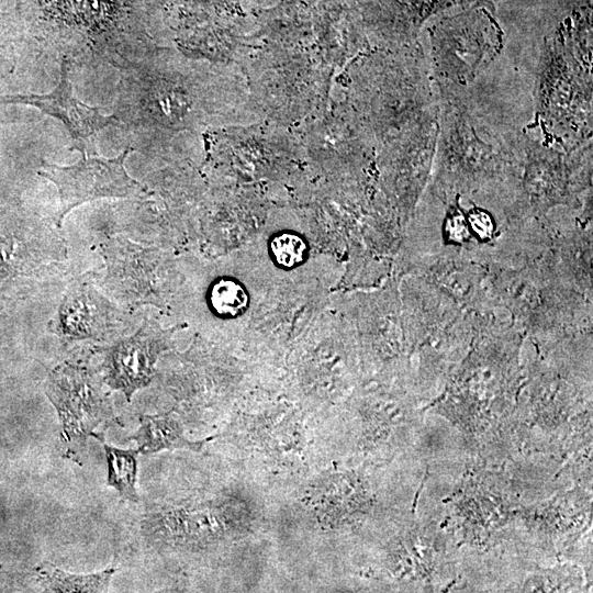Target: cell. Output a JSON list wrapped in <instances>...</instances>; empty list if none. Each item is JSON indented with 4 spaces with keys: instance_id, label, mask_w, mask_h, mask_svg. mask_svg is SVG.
Instances as JSON below:
<instances>
[{
    "instance_id": "obj_9",
    "label": "cell",
    "mask_w": 593,
    "mask_h": 593,
    "mask_svg": "<svg viewBox=\"0 0 593 593\" xmlns=\"http://www.w3.org/2000/svg\"><path fill=\"white\" fill-rule=\"evenodd\" d=\"M154 359L155 354L137 332L111 348L105 360L107 382L123 391L130 400L136 390L149 382Z\"/></svg>"
},
{
    "instance_id": "obj_5",
    "label": "cell",
    "mask_w": 593,
    "mask_h": 593,
    "mask_svg": "<svg viewBox=\"0 0 593 593\" xmlns=\"http://www.w3.org/2000/svg\"><path fill=\"white\" fill-rule=\"evenodd\" d=\"M132 150L126 147L114 158H103L94 150H83L78 163L65 167L44 161L38 174L52 181L59 193L57 225L82 203L102 198L138 197L143 188L124 168V161Z\"/></svg>"
},
{
    "instance_id": "obj_3",
    "label": "cell",
    "mask_w": 593,
    "mask_h": 593,
    "mask_svg": "<svg viewBox=\"0 0 593 593\" xmlns=\"http://www.w3.org/2000/svg\"><path fill=\"white\" fill-rule=\"evenodd\" d=\"M436 87L438 179L450 190H466L501 169L510 154L475 118L465 87L443 81Z\"/></svg>"
},
{
    "instance_id": "obj_10",
    "label": "cell",
    "mask_w": 593,
    "mask_h": 593,
    "mask_svg": "<svg viewBox=\"0 0 593 593\" xmlns=\"http://www.w3.org/2000/svg\"><path fill=\"white\" fill-rule=\"evenodd\" d=\"M133 438L142 454L166 449H188L198 452L206 441L214 439V436L202 440H189L179 419L169 414H160L142 415L139 427Z\"/></svg>"
},
{
    "instance_id": "obj_13",
    "label": "cell",
    "mask_w": 593,
    "mask_h": 593,
    "mask_svg": "<svg viewBox=\"0 0 593 593\" xmlns=\"http://www.w3.org/2000/svg\"><path fill=\"white\" fill-rule=\"evenodd\" d=\"M248 294L245 288L232 279L216 281L210 291L211 306L223 317H234L242 314L248 305Z\"/></svg>"
},
{
    "instance_id": "obj_6",
    "label": "cell",
    "mask_w": 593,
    "mask_h": 593,
    "mask_svg": "<svg viewBox=\"0 0 593 593\" xmlns=\"http://www.w3.org/2000/svg\"><path fill=\"white\" fill-rule=\"evenodd\" d=\"M526 157V178L523 204L540 208L567 199L572 193V170L591 159V143L569 149L568 153L544 145L528 135L517 137Z\"/></svg>"
},
{
    "instance_id": "obj_4",
    "label": "cell",
    "mask_w": 593,
    "mask_h": 593,
    "mask_svg": "<svg viewBox=\"0 0 593 593\" xmlns=\"http://www.w3.org/2000/svg\"><path fill=\"white\" fill-rule=\"evenodd\" d=\"M429 67L436 81L466 87L501 52L503 32L493 4L470 3L428 29Z\"/></svg>"
},
{
    "instance_id": "obj_14",
    "label": "cell",
    "mask_w": 593,
    "mask_h": 593,
    "mask_svg": "<svg viewBox=\"0 0 593 593\" xmlns=\"http://www.w3.org/2000/svg\"><path fill=\"white\" fill-rule=\"evenodd\" d=\"M275 261L284 268L299 266L307 253L306 243L298 234L284 232L276 235L270 243Z\"/></svg>"
},
{
    "instance_id": "obj_1",
    "label": "cell",
    "mask_w": 593,
    "mask_h": 593,
    "mask_svg": "<svg viewBox=\"0 0 593 593\" xmlns=\"http://www.w3.org/2000/svg\"><path fill=\"white\" fill-rule=\"evenodd\" d=\"M215 437L231 447L232 465L273 502L326 465L327 434L322 419L236 417Z\"/></svg>"
},
{
    "instance_id": "obj_11",
    "label": "cell",
    "mask_w": 593,
    "mask_h": 593,
    "mask_svg": "<svg viewBox=\"0 0 593 593\" xmlns=\"http://www.w3.org/2000/svg\"><path fill=\"white\" fill-rule=\"evenodd\" d=\"M115 569L92 574H71L52 563L38 569V580L47 592H107Z\"/></svg>"
},
{
    "instance_id": "obj_7",
    "label": "cell",
    "mask_w": 593,
    "mask_h": 593,
    "mask_svg": "<svg viewBox=\"0 0 593 593\" xmlns=\"http://www.w3.org/2000/svg\"><path fill=\"white\" fill-rule=\"evenodd\" d=\"M47 395L57 410L68 440L85 439L109 421L111 410L83 371L56 370L47 382Z\"/></svg>"
},
{
    "instance_id": "obj_15",
    "label": "cell",
    "mask_w": 593,
    "mask_h": 593,
    "mask_svg": "<svg viewBox=\"0 0 593 593\" xmlns=\"http://www.w3.org/2000/svg\"><path fill=\"white\" fill-rule=\"evenodd\" d=\"M405 9L407 11V18L410 27L414 29L421 26V24L429 18L432 14L441 10L449 9L458 4H470L473 0H404Z\"/></svg>"
},
{
    "instance_id": "obj_12",
    "label": "cell",
    "mask_w": 593,
    "mask_h": 593,
    "mask_svg": "<svg viewBox=\"0 0 593 593\" xmlns=\"http://www.w3.org/2000/svg\"><path fill=\"white\" fill-rule=\"evenodd\" d=\"M108 463V483L124 499L137 502L136 473L138 449H120L103 445Z\"/></svg>"
},
{
    "instance_id": "obj_8",
    "label": "cell",
    "mask_w": 593,
    "mask_h": 593,
    "mask_svg": "<svg viewBox=\"0 0 593 593\" xmlns=\"http://www.w3.org/2000/svg\"><path fill=\"white\" fill-rule=\"evenodd\" d=\"M0 104H26L55 116L65 124L75 141L74 148L80 152L94 150L89 138L114 120L74 96L66 58L61 63L59 82L51 93L4 96L0 97Z\"/></svg>"
},
{
    "instance_id": "obj_2",
    "label": "cell",
    "mask_w": 593,
    "mask_h": 593,
    "mask_svg": "<svg viewBox=\"0 0 593 593\" xmlns=\"http://www.w3.org/2000/svg\"><path fill=\"white\" fill-rule=\"evenodd\" d=\"M590 16L580 15L546 37L535 90L544 133L579 145L592 133Z\"/></svg>"
}]
</instances>
